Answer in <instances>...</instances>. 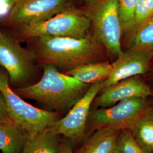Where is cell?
I'll list each match as a JSON object with an SVG mask.
<instances>
[{
  "mask_svg": "<svg viewBox=\"0 0 153 153\" xmlns=\"http://www.w3.org/2000/svg\"><path fill=\"white\" fill-rule=\"evenodd\" d=\"M152 153H153V152H152Z\"/></svg>",
  "mask_w": 153,
  "mask_h": 153,
  "instance_id": "25",
  "label": "cell"
},
{
  "mask_svg": "<svg viewBox=\"0 0 153 153\" xmlns=\"http://www.w3.org/2000/svg\"><path fill=\"white\" fill-rule=\"evenodd\" d=\"M13 122L14 121L11 120L7 114L4 97L0 93V124L10 123Z\"/></svg>",
  "mask_w": 153,
  "mask_h": 153,
  "instance_id": "21",
  "label": "cell"
},
{
  "mask_svg": "<svg viewBox=\"0 0 153 153\" xmlns=\"http://www.w3.org/2000/svg\"><path fill=\"white\" fill-rule=\"evenodd\" d=\"M116 153H146L129 129L121 131L117 140Z\"/></svg>",
  "mask_w": 153,
  "mask_h": 153,
  "instance_id": "19",
  "label": "cell"
},
{
  "mask_svg": "<svg viewBox=\"0 0 153 153\" xmlns=\"http://www.w3.org/2000/svg\"><path fill=\"white\" fill-rule=\"evenodd\" d=\"M0 93L5 103L7 114L12 120L33 136L59 120L57 112L39 109L25 102L9 85L6 71H0Z\"/></svg>",
  "mask_w": 153,
  "mask_h": 153,
  "instance_id": "4",
  "label": "cell"
},
{
  "mask_svg": "<svg viewBox=\"0 0 153 153\" xmlns=\"http://www.w3.org/2000/svg\"><path fill=\"white\" fill-rule=\"evenodd\" d=\"M102 90L101 94L94 100L97 107H109L126 99L132 97L146 98L153 95L150 88L138 76L126 78Z\"/></svg>",
  "mask_w": 153,
  "mask_h": 153,
  "instance_id": "11",
  "label": "cell"
},
{
  "mask_svg": "<svg viewBox=\"0 0 153 153\" xmlns=\"http://www.w3.org/2000/svg\"><path fill=\"white\" fill-rule=\"evenodd\" d=\"M153 57V51L146 48H130L123 52L112 64V70L102 82V89L131 76L145 74Z\"/></svg>",
  "mask_w": 153,
  "mask_h": 153,
  "instance_id": "10",
  "label": "cell"
},
{
  "mask_svg": "<svg viewBox=\"0 0 153 153\" xmlns=\"http://www.w3.org/2000/svg\"><path fill=\"white\" fill-rule=\"evenodd\" d=\"M131 48H141L153 51V17L131 35Z\"/></svg>",
  "mask_w": 153,
  "mask_h": 153,
  "instance_id": "18",
  "label": "cell"
},
{
  "mask_svg": "<svg viewBox=\"0 0 153 153\" xmlns=\"http://www.w3.org/2000/svg\"><path fill=\"white\" fill-rule=\"evenodd\" d=\"M137 0H118L122 34L132 35L135 31L134 13Z\"/></svg>",
  "mask_w": 153,
  "mask_h": 153,
  "instance_id": "17",
  "label": "cell"
},
{
  "mask_svg": "<svg viewBox=\"0 0 153 153\" xmlns=\"http://www.w3.org/2000/svg\"><path fill=\"white\" fill-rule=\"evenodd\" d=\"M111 70L112 64L104 61L78 66L67 71L65 73L83 83L92 84L104 81L109 76Z\"/></svg>",
  "mask_w": 153,
  "mask_h": 153,
  "instance_id": "15",
  "label": "cell"
},
{
  "mask_svg": "<svg viewBox=\"0 0 153 153\" xmlns=\"http://www.w3.org/2000/svg\"><path fill=\"white\" fill-rule=\"evenodd\" d=\"M91 25L83 10L73 6L44 22L14 28L16 36L22 40L43 36L79 39L88 36Z\"/></svg>",
  "mask_w": 153,
  "mask_h": 153,
  "instance_id": "3",
  "label": "cell"
},
{
  "mask_svg": "<svg viewBox=\"0 0 153 153\" xmlns=\"http://www.w3.org/2000/svg\"><path fill=\"white\" fill-rule=\"evenodd\" d=\"M28 137L27 132L14 122L0 124V151L21 153Z\"/></svg>",
  "mask_w": 153,
  "mask_h": 153,
  "instance_id": "14",
  "label": "cell"
},
{
  "mask_svg": "<svg viewBox=\"0 0 153 153\" xmlns=\"http://www.w3.org/2000/svg\"><path fill=\"white\" fill-rule=\"evenodd\" d=\"M81 3L85 4L86 6L89 5L91 4H92L94 1L95 0H79Z\"/></svg>",
  "mask_w": 153,
  "mask_h": 153,
  "instance_id": "24",
  "label": "cell"
},
{
  "mask_svg": "<svg viewBox=\"0 0 153 153\" xmlns=\"http://www.w3.org/2000/svg\"><path fill=\"white\" fill-rule=\"evenodd\" d=\"M146 99L132 97L122 100L112 107L95 109L90 112V120L98 128L131 130L139 116L148 109Z\"/></svg>",
  "mask_w": 153,
  "mask_h": 153,
  "instance_id": "8",
  "label": "cell"
},
{
  "mask_svg": "<svg viewBox=\"0 0 153 153\" xmlns=\"http://www.w3.org/2000/svg\"><path fill=\"white\" fill-rule=\"evenodd\" d=\"M35 59L31 50L23 48L18 40L0 30V65L11 83L26 82L35 74Z\"/></svg>",
  "mask_w": 153,
  "mask_h": 153,
  "instance_id": "6",
  "label": "cell"
},
{
  "mask_svg": "<svg viewBox=\"0 0 153 153\" xmlns=\"http://www.w3.org/2000/svg\"><path fill=\"white\" fill-rule=\"evenodd\" d=\"M35 60L68 71L94 62L100 55L101 44L88 34L83 38L43 36L30 39Z\"/></svg>",
  "mask_w": 153,
  "mask_h": 153,
  "instance_id": "1",
  "label": "cell"
},
{
  "mask_svg": "<svg viewBox=\"0 0 153 153\" xmlns=\"http://www.w3.org/2000/svg\"><path fill=\"white\" fill-rule=\"evenodd\" d=\"M153 17V0H137L134 13L135 31Z\"/></svg>",
  "mask_w": 153,
  "mask_h": 153,
  "instance_id": "20",
  "label": "cell"
},
{
  "mask_svg": "<svg viewBox=\"0 0 153 153\" xmlns=\"http://www.w3.org/2000/svg\"><path fill=\"white\" fill-rule=\"evenodd\" d=\"M19 0H0V13L6 11L7 14Z\"/></svg>",
  "mask_w": 153,
  "mask_h": 153,
  "instance_id": "22",
  "label": "cell"
},
{
  "mask_svg": "<svg viewBox=\"0 0 153 153\" xmlns=\"http://www.w3.org/2000/svg\"><path fill=\"white\" fill-rule=\"evenodd\" d=\"M90 86V84L61 73L55 66L44 64L43 74L38 82L18 88L15 92L22 98L37 101L51 109L63 111L71 109Z\"/></svg>",
  "mask_w": 153,
  "mask_h": 153,
  "instance_id": "2",
  "label": "cell"
},
{
  "mask_svg": "<svg viewBox=\"0 0 153 153\" xmlns=\"http://www.w3.org/2000/svg\"><path fill=\"white\" fill-rule=\"evenodd\" d=\"M75 0H19L4 20L16 28L44 22L74 6Z\"/></svg>",
  "mask_w": 153,
  "mask_h": 153,
  "instance_id": "7",
  "label": "cell"
},
{
  "mask_svg": "<svg viewBox=\"0 0 153 153\" xmlns=\"http://www.w3.org/2000/svg\"><path fill=\"white\" fill-rule=\"evenodd\" d=\"M60 134L50 126L28 138L21 153H59Z\"/></svg>",
  "mask_w": 153,
  "mask_h": 153,
  "instance_id": "13",
  "label": "cell"
},
{
  "mask_svg": "<svg viewBox=\"0 0 153 153\" xmlns=\"http://www.w3.org/2000/svg\"><path fill=\"white\" fill-rule=\"evenodd\" d=\"M102 82L92 83L87 92L73 106L68 114L51 126L59 134L63 135L71 142L77 141L83 136L91 105L102 90Z\"/></svg>",
  "mask_w": 153,
  "mask_h": 153,
  "instance_id": "9",
  "label": "cell"
},
{
  "mask_svg": "<svg viewBox=\"0 0 153 153\" xmlns=\"http://www.w3.org/2000/svg\"><path fill=\"white\" fill-rule=\"evenodd\" d=\"M131 131L146 153L153 150V108H148L139 116Z\"/></svg>",
  "mask_w": 153,
  "mask_h": 153,
  "instance_id": "16",
  "label": "cell"
},
{
  "mask_svg": "<svg viewBox=\"0 0 153 153\" xmlns=\"http://www.w3.org/2000/svg\"><path fill=\"white\" fill-rule=\"evenodd\" d=\"M59 153H73L71 141L70 140L60 142Z\"/></svg>",
  "mask_w": 153,
  "mask_h": 153,
  "instance_id": "23",
  "label": "cell"
},
{
  "mask_svg": "<svg viewBox=\"0 0 153 153\" xmlns=\"http://www.w3.org/2000/svg\"><path fill=\"white\" fill-rule=\"evenodd\" d=\"M83 11L90 20L94 38L111 55H120L122 31L118 0H95Z\"/></svg>",
  "mask_w": 153,
  "mask_h": 153,
  "instance_id": "5",
  "label": "cell"
},
{
  "mask_svg": "<svg viewBox=\"0 0 153 153\" xmlns=\"http://www.w3.org/2000/svg\"><path fill=\"white\" fill-rule=\"evenodd\" d=\"M120 130L100 128L75 153H116Z\"/></svg>",
  "mask_w": 153,
  "mask_h": 153,
  "instance_id": "12",
  "label": "cell"
}]
</instances>
